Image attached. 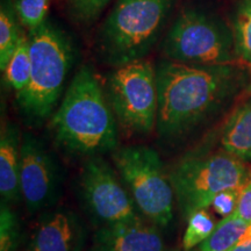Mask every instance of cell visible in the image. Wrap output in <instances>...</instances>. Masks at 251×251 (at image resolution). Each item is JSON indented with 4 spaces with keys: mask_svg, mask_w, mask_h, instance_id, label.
<instances>
[{
    "mask_svg": "<svg viewBox=\"0 0 251 251\" xmlns=\"http://www.w3.org/2000/svg\"><path fill=\"white\" fill-rule=\"evenodd\" d=\"M159 136H183L240 86L235 64L192 65L163 59L155 67Z\"/></svg>",
    "mask_w": 251,
    "mask_h": 251,
    "instance_id": "obj_1",
    "label": "cell"
},
{
    "mask_svg": "<svg viewBox=\"0 0 251 251\" xmlns=\"http://www.w3.org/2000/svg\"><path fill=\"white\" fill-rule=\"evenodd\" d=\"M50 130L59 148L74 156L91 158L117 149V118L87 65L72 78L50 121Z\"/></svg>",
    "mask_w": 251,
    "mask_h": 251,
    "instance_id": "obj_2",
    "label": "cell"
},
{
    "mask_svg": "<svg viewBox=\"0 0 251 251\" xmlns=\"http://www.w3.org/2000/svg\"><path fill=\"white\" fill-rule=\"evenodd\" d=\"M28 36L30 79L17 100L25 117L39 122L55 111L74 62V46L67 34L48 19L29 30Z\"/></svg>",
    "mask_w": 251,
    "mask_h": 251,
    "instance_id": "obj_3",
    "label": "cell"
},
{
    "mask_svg": "<svg viewBox=\"0 0 251 251\" xmlns=\"http://www.w3.org/2000/svg\"><path fill=\"white\" fill-rule=\"evenodd\" d=\"M176 0H118L100 29L102 58L113 67L143 59L161 36Z\"/></svg>",
    "mask_w": 251,
    "mask_h": 251,
    "instance_id": "obj_4",
    "label": "cell"
},
{
    "mask_svg": "<svg viewBox=\"0 0 251 251\" xmlns=\"http://www.w3.org/2000/svg\"><path fill=\"white\" fill-rule=\"evenodd\" d=\"M165 59L192 65L235 64L233 30L218 18L188 7L178 14L162 43Z\"/></svg>",
    "mask_w": 251,
    "mask_h": 251,
    "instance_id": "obj_5",
    "label": "cell"
},
{
    "mask_svg": "<svg viewBox=\"0 0 251 251\" xmlns=\"http://www.w3.org/2000/svg\"><path fill=\"white\" fill-rule=\"evenodd\" d=\"M179 211L185 219L212 205L220 192L242 188L250 180L243 161L228 152L205 157H190L170 175Z\"/></svg>",
    "mask_w": 251,
    "mask_h": 251,
    "instance_id": "obj_6",
    "label": "cell"
},
{
    "mask_svg": "<svg viewBox=\"0 0 251 251\" xmlns=\"http://www.w3.org/2000/svg\"><path fill=\"white\" fill-rule=\"evenodd\" d=\"M113 163L135 206L152 224L166 227L174 219L175 191L158 153L150 147L115 149Z\"/></svg>",
    "mask_w": 251,
    "mask_h": 251,
    "instance_id": "obj_7",
    "label": "cell"
},
{
    "mask_svg": "<svg viewBox=\"0 0 251 251\" xmlns=\"http://www.w3.org/2000/svg\"><path fill=\"white\" fill-rule=\"evenodd\" d=\"M106 97L118 124L128 134H149L157 122L158 92L155 67L147 59L117 67L107 80Z\"/></svg>",
    "mask_w": 251,
    "mask_h": 251,
    "instance_id": "obj_8",
    "label": "cell"
},
{
    "mask_svg": "<svg viewBox=\"0 0 251 251\" xmlns=\"http://www.w3.org/2000/svg\"><path fill=\"white\" fill-rule=\"evenodd\" d=\"M80 197L90 214L103 226L140 220L129 192L101 157H91L79 176Z\"/></svg>",
    "mask_w": 251,
    "mask_h": 251,
    "instance_id": "obj_9",
    "label": "cell"
},
{
    "mask_svg": "<svg viewBox=\"0 0 251 251\" xmlns=\"http://www.w3.org/2000/svg\"><path fill=\"white\" fill-rule=\"evenodd\" d=\"M59 170L43 143L26 134L20 147L21 198L30 214L48 208L57 199Z\"/></svg>",
    "mask_w": 251,
    "mask_h": 251,
    "instance_id": "obj_10",
    "label": "cell"
},
{
    "mask_svg": "<svg viewBox=\"0 0 251 251\" xmlns=\"http://www.w3.org/2000/svg\"><path fill=\"white\" fill-rule=\"evenodd\" d=\"M84 240L85 231L77 215L58 209L41 218L31 235L28 251H80Z\"/></svg>",
    "mask_w": 251,
    "mask_h": 251,
    "instance_id": "obj_11",
    "label": "cell"
},
{
    "mask_svg": "<svg viewBox=\"0 0 251 251\" xmlns=\"http://www.w3.org/2000/svg\"><path fill=\"white\" fill-rule=\"evenodd\" d=\"M98 246L106 251H170L158 229L142 220L103 226L97 233Z\"/></svg>",
    "mask_w": 251,
    "mask_h": 251,
    "instance_id": "obj_12",
    "label": "cell"
},
{
    "mask_svg": "<svg viewBox=\"0 0 251 251\" xmlns=\"http://www.w3.org/2000/svg\"><path fill=\"white\" fill-rule=\"evenodd\" d=\"M20 137L18 128L6 125L0 137V194L1 201L14 203L20 191Z\"/></svg>",
    "mask_w": 251,
    "mask_h": 251,
    "instance_id": "obj_13",
    "label": "cell"
},
{
    "mask_svg": "<svg viewBox=\"0 0 251 251\" xmlns=\"http://www.w3.org/2000/svg\"><path fill=\"white\" fill-rule=\"evenodd\" d=\"M225 151L241 161L251 158V100L236 109L222 131Z\"/></svg>",
    "mask_w": 251,
    "mask_h": 251,
    "instance_id": "obj_14",
    "label": "cell"
},
{
    "mask_svg": "<svg viewBox=\"0 0 251 251\" xmlns=\"http://www.w3.org/2000/svg\"><path fill=\"white\" fill-rule=\"evenodd\" d=\"M250 228L251 224L241 219L236 213L226 216L200 244V251H229L250 233Z\"/></svg>",
    "mask_w": 251,
    "mask_h": 251,
    "instance_id": "obj_15",
    "label": "cell"
},
{
    "mask_svg": "<svg viewBox=\"0 0 251 251\" xmlns=\"http://www.w3.org/2000/svg\"><path fill=\"white\" fill-rule=\"evenodd\" d=\"M23 26L19 20L15 4L11 0H2L0 6V69L5 70L6 65L14 51L24 33L20 29Z\"/></svg>",
    "mask_w": 251,
    "mask_h": 251,
    "instance_id": "obj_16",
    "label": "cell"
},
{
    "mask_svg": "<svg viewBox=\"0 0 251 251\" xmlns=\"http://www.w3.org/2000/svg\"><path fill=\"white\" fill-rule=\"evenodd\" d=\"M31 70L29 36L23 35L18 48L5 68V80L9 87L21 94L29 84Z\"/></svg>",
    "mask_w": 251,
    "mask_h": 251,
    "instance_id": "obj_17",
    "label": "cell"
},
{
    "mask_svg": "<svg viewBox=\"0 0 251 251\" xmlns=\"http://www.w3.org/2000/svg\"><path fill=\"white\" fill-rule=\"evenodd\" d=\"M235 50L240 59L251 67V0H241L233 17Z\"/></svg>",
    "mask_w": 251,
    "mask_h": 251,
    "instance_id": "obj_18",
    "label": "cell"
},
{
    "mask_svg": "<svg viewBox=\"0 0 251 251\" xmlns=\"http://www.w3.org/2000/svg\"><path fill=\"white\" fill-rule=\"evenodd\" d=\"M214 220L205 209H199L187 218V228L183 237L185 250H191L201 244L213 233L215 228Z\"/></svg>",
    "mask_w": 251,
    "mask_h": 251,
    "instance_id": "obj_19",
    "label": "cell"
},
{
    "mask_svg": "<svg viewBox=\"0 0 251 251\" xmlns=\"http://www.w3.org/2000/svg\"><path fill=\"white\" fill-rule=\"evenodd\" d=\"M20 243V224L8 203L0 208V251H14Z\"/></svg>",
    "mask_w": 251,
    "mask_h": 251,
    "instance_id": "obj_20",
    "label": "cell"
},
{
    "mask_svg": "<svg viewBox=\"0 0 251 251\" xmlns=\"http://www.w3.org/2000/svg\"><path fill=\"white\" fill-rule=\"evenodd\" d=\"M49 0H17L15 9L19 20L29 30L35 29L47 20Z\"/></svg>",
    "mask_w": 251,
    "mask_h": 251,
    "instance_id": "obj_21",
    "label": "cell"
},
{
    "mask_svg": "<svg viewBox=\"0 0 251 251\" xmlns=\"http://www.w3.org/2000/svg\"><path fill=\"white\" fill-rule=\"evenodd\" d=\"M109 0H67V9L77 24H90L101 13Z\"/></svg>",
    "mask_w": 251,
    "mask_h": 251,
    "instance_id": "obj_22",
    "label": "cell"
},
{
    "mask_svg": "<svg viewBox=\"0 0 251 251\" xmlns=\"http://www.w3.org/2000/svg\"><path fill=\"white\" fill-rule=\"evenodd\" d=\"M240 191L241 188L222 191L213 199L211 206L219 215L224 216V218L234 214L237 208Z\"/></svg>",
    "mask_w": 251,
    "mask_h": 251,
    "instance_id": "obj_23",
    "label": "cell"
},
{
    "mask_svg": "<svg viewBox=\"0 0 251 251\" xmlns=\"http://www.w3.org/2000/svg\"><path fill=\"white\" fill-rule=\"evenodd\" d=\"M235 213L244 221L251 224V179L241 188Z\"/></svg>",
    "mask_w": 251,
    "mask_h": 251,
    "instance_id": "obj_24",
    "label": "cell"
},
{
    "mask_svg": "<svg viewBox=\"0 0 251 251\" xmlns=\"http://www.w3.org/2000/svg\"><path fill=\"white\" fill-rule=\"evenodd\" d=\"M229 251H251V234H248Z\"/></svg>",
    "mask_w": 251,
    "mask_h": 251,
    "instance_id": "obj_25",
    "label": "cell"
},
{
    "mask_svg": "<svg viewBox=\"0 0 251 251\" xmlns=\"http://www.w3.org/2000/svg\"><path fill=\"white\" fill-rule=\"evenodd\" d=\"M93 251H106V250H103V249H102V248H100V247H99V248H98V249H97V250H93Z\"/></svg>",
    "mask_w": 251,
    "mask_h": 251,
    "instance_id": "obj_26",
    "label": "cell"
},
{
    "mask_svg": "<svg viewBox=\"0 0 251 251\" xmlns=\"http://www.w3.org/2000/svg\"><path fill=\"white\" fill-rule=\"evenodd\" d=\"M249 91L251 92V83H250V86H249Z\"/></svg>",
    "mask_w": 251,
    "mask_h": 251,
    "instance_id": "obj_27",
    "label": "cell"
},
{
    "mask_svg": "<svg viewBox=\"0 0 251 251\" xmlns=\"http://www.w3.org/2000/svg\"><path fill=\"white\" fill-rule=\"evenodd\" d=\"M249 234H251V228H250V233Z\"/></svg>",
    "mask_w": 251,
    "mask_h": 251,
    "instance_id": "obj_28",
    "label": "cell"
}]
</instances>
